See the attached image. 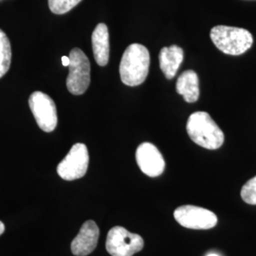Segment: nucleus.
Wrapping results in <instances>:
<instances>
[{"mask_svg": "<svg viewBox=\"0 0 256 256\" xmlns=\"http://www.w3.org/2000/svg\"><path fill=\"white\" fill-rule=\"evenodd\" d=\"M150 54L140 44H131L122 54L120 64V76L124 84L137 86L146 81L149 72Z\"/></svg>", "mask_w": 256, "mask_h": 256, "instance_id": "nucleus-1", "label": "nucleus"}, {"mask_svg": "<svg viewBox=\"0 0 256 256\" xmlns=\"http://www.w3.org/2000/svg\"><path fill=\"white\" fill-rule=\"evenodd\" d=\"M186 130L192 142L203 148L216 150L224 144L222 130L207 112L198 111L190 115Z\"/></svg>", "mask_w": 256, "mask_h": 256, "instance_id": "nucleus-2", "label": "nucleus"}, {"mask_svg": "<svg viewBox=\"0 0 256 256\" xmlns=\"http://www.w3.org/2000/svg\"><path fill=\"white\" fill-rule=\"evenodd\" d=\"M210 36L216 46L226 54H243L254 44L252 34L242 28L216 26L210 30Z\"/></svg>", "mask_w": 256, "mask_h": 256, "instance_id": "nucleus-3", "label": "nucleus"}, {"mask_svg": "<svg viewBox=\"0 0 256 256\" xmlns=\"http://www.w3.org/2000/svg\"><path fill=\"white\" fill-rule=\"evenodd\" d=\"M70 72L66 78L68 90L74 95H82L90 84V63L82 50L75 48L70 52Z\"/></svg>", "mask_w": 256, "mask_h": 256, "instance_id": "nucleus-4", "label": "nucleus"}, {"mask_svg": "<svg viewBox=\"0 0 256 256\" xmlns=\"http://www.w3.org/2000/svg\"><path fill=\"white\" fill-rule=\"evenodd\" d=\"M144 241L140 236L132 234L120 226H115L108 234L106 248L111 256H133L140 252Z\"/></svg>", "mask_w": 256, "mask_h": 256, "instance_id": "nucleus-5", "label": "nucleus"}, {"mask_svg": "<svg viewBox=\"0 0 256 256\" xmlns=\"http://www.w3.org/2000/svg\"><path fill=\"white\" fill-rule=\"evenodd\" d=\"M88 164V147L84 144H76L57 166V173L64 180H75L86 174Z\"/></svg>", "mask_w": 256, "mask_h": 256, "instance_id": "nucleus-6", "label": "nucleus"}, {"mask_svg": "<svg viewBox=\"0 0 256 256\" xmlns=\"http://www.w3.org/2000/svg\"><path fill=\"white\" fill-rule=\"evenodd\" d=\"M28 106L38 126L45 132H52L57 126V108L54 100L46 93L36 92L28 99Z\"/></svg>", "mask_w": 256, "mask_h": 256, "instance_id": "nucleus-7", "label": "nucleus"}, {"mask_svg": "<svg viewBox=\"0 0 256 256\" xmlns=\"http://www.w3.org/2000/svg\"><path fill=\"white\" fill-rule=\"evenodd\" d=\"M174 216L178 224L187 229L209 230L218 223V218L212 210L192 205L176 208Z\"/></svg>", "mask_w": 256, "mask_h": 256, "instance_id": "nucleus-8", "label": "nucleus"}, {"mask_svg": "<svg viewBox=\"0 0 256 256\" xmlns=\"http://www.w3.org/2000/svg\"><path fill=\"white\" fill-rule=\"evenodd\" d=\"M136 160L142 172L151 178L158 176L164 173V158L158 149L150 142H144L138 147Z\"/></svg>", "mask_w": 256, "mask_h": 256, "instance_id": "nucleus-9", "label": "nucleus"}, {"mask_svg": "<svg viewBox=\"0 0 256 256\" xmlns=\"http://www.w3.org/2000/svg\"><path fill=\"white\" fill-rule=\"evenodd\" d=\"M100 230L93 220H88L82 224L79 234L72 242V252L74 256H86L97 247Z\"/></svg>", "mask_w": 256, "mask_h": 256, "instance_id": "nucleus-10", "label": "nucleus"}, {"mask_svg": "<svg viewBox=\"0 0 256 256\" xmlns=\"http://www.w3.org/2000/svg\"><path fill=\"white\" fill-rule=\"evenodd\" d=\"M92 50L96 63L104 66L110 61V34L108 26L104 23L98 24L92 36Z\"/></svg>", "mask_w": 256, "mask_h": 256, "instance_id": "nucleus-11", "label": "nucleus"}, {"mask_svg": "<svg viewBox=\"0 0 256 256\" xmlns=\"http://www.w3.org/2000/svg\"><path fill=\"white\" fill-rule=\"evenodd\" d=\"M183 50L180 46H164L160 52V66L167 79H173L182 63Z\"/></svg>", "mask_w": 256, "mask_h": 256, "instance_id": "nucleus-12", "label": "nucleus"}, {"mask_svg": "<svg viewBox=\"0 0 256 256\" xmlns=\"http://www.w3.org/2000/svg\"><path fill=\"white\" fill-rule=\"evenodd\" d=\"M176 92L187 102H196L200 98V81L196 72L186 70L180 74L176 81Z\"/></svg>", "mask_w": 256, "mask_h": 256, "instance_id": "nucleus-13", "label": "nucleus"}, {"mask_svg": "<svg viewBox=\"0 0 256 256\" xmlns=\"http://www.w3.org/2000/svg\"><path fill=\"white\" fill-rule=\"evenodd\" d=\"M12 62V46L7 34L0 30V78L8 72Z\"/></svg>", "mask_w": 256, "mask_h": 256, "instance_id": "nucleus-14", "label": "nucleus"}, {"mask_svg": "<svg viewBox=\"0 0 256 256\" xmlns=\"http://www.w3.org/2000/svg\"><path fill=\"white\" fill-rule=\"evenodd\" d=\"M82 0H48L50 10L55 14H64L74 9Z\"/></svg>", "mask_w": 256, "mask_h": 256, "instance_id": "nucleus-15", "label": "nucleus"}, {"mask_svg": "<svg viewBox=\"0 0 256 256\" xmlns=\"http://www.w3.org/2000/svg\"><path fill=\"white\" fill-rule=\"evenodd\" d=\"M241 198L247 204L256 205V176L242 187Z\"/></svg>", "mask_w": 256, "mask_h": 256, "instance_id": "nucleus-16", "label": "nucleus"}, {"mask_svg": "<svg viewBox=\"0 0 256 256\" xmlns=\"http://www.w3.org/2000/svg\"><path fill=\"white\" fill-rule=\"evenodd\" d=\"M70 63V57H68V56H63V57H62V64H63L64 66H68Z\"/></svg>", "mask_w": 256, "mask_h": 256, "instance_id": "nucleus-17", "label": "nucleus"}, {"mask_svg": "<svg viewBox=\"0 0 256 256\" xmlns=\"http://www.w3.org/2000/svg\"><path fill=\"white\" fill-rule=\"evenodd\" d=\"M4 230H5V226H4V224L0 221V236L4 232Z\"/></svg>", "mask_w": 256, "mask_h": 256, "instance_id": "nucleus-18", "label": "nucleus"}, {"mask_svg": "<svg viewBox=\"0 0 256 256\" xmlns=\"http://www.w3.org/2000/svg\"><path fill=\"white\" fill-rule=\"evenodd\" d=\"M207 256H218V254H208Z\"/></svg>", "mask_w": 256, "mask_h": 256, "instance_id": "nucleus-19", "label": "nucleus"}]
</instances>
